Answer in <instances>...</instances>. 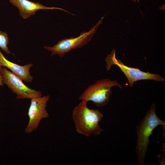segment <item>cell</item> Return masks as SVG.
<instances>
[{
  "mask_svg": "<svg viewBox=\"0 0 165 165\" xmlns=\"http://www.w3.org/2000/svg\"><path fill=\"white\" fill-rule=\"evenodd\" d=\"M105 61L106 62V68L107 71L110 70L112 65L118 67L127 77L129 86L131 87L133 86L134 82L139 80L149 79L158 82L165 81L164 79L159 74L144 72L138 68L128 67L116 58V50L114 49L105 57Z\"/></svg>",
  "mask_w": 165,
  "mask_h": 165,
  "instance_id": "cell-4",
  "label": "cell"
},
{
  "mask_svg": "<svg viewBox=\"0 0 165 165\" xmlns=\"http://www.w3.org/2000/svg\"><path fill=\"white\" fill-rule=\"evenodd\" d=\"M101 23L102 19L90 30L81 33L78 37L64 39L58 41L53 47L45 46L44 48L51 52V57L57 54L60 57H63L65 53H68L73 49L81 48L89 42Z\"/></svg>",
  "mask_w": 165,
  "mask_h": 165,
  "instance_id": "cell-5",
  "label": "cell"
},
{
  "mask_svg": "<svg viewBox=\"0 0 165 165\" xmlns=\"http://www.w3.org/2000/svg\"><path fill=\"white\" fill-rule=\"evenodd\" d=\"M86 104L82 101L73 110L72 116L76 130L86 137L91 134L99 135L103 130L99 125L103 115L97 109H89Z\"/></svg>",
  "mask_w": 165,
  "mask_h": 165,
  "instance_id": "cell-2",
  "label": "cell"
},
{
  "mask_svg": "<svg viewBox=\"0 0 165 165\" xmlns=\"http://www.w3.org/2000/svg\"><path fill=\"white\" fill-rule=\"evenodd\" d=\"M131 1L134 2H135L137 0H131Z\"/></svg>",
  "mask_w": 165,
  "mask_h": 165,
  "instance_id": "cell-12",
  "label": "cell"
},
{
  "mask_svg": "<svg viewBox=\"0 0 165 165\" xmlns=\"http://www.w3.org/2000/svg\"><path fill=\"white\" fill-rule=\"evenodd\" d=\"M10 2L18 9L20 16L24 19H27L34 15L38 10L59 9L66 12L72 15H75L60 8L46 7L41 3L34 2L28 0H9Z\"/></svg>",
  "mask_w": 165,
  "mask_h": 165,
  "instance_id": "cell-8",
  "label": "cell"
},
{
  "mask_svg": "<svg viewBox=\"0 0 165 165\" xmlns=\"http://www.w3.org/2000/svg\"><path fill=\"white\" fill-rule=\"evenodd\" d=\"M50 97L48 95L31 99L28 113L29 121L24 130L26 133H30L37 130L40 121L48 117L49 114L46 108Z\"/></svg>",
  "mask_w": 165,
  "mask_h": 165,
  "instance_id": "cell-7",
  "label": "cell"
},
{
  "mask_svg": "<svg viewBox=\"0 0 165 165\" xmlns=\"http://www.w3.org/2000/svg\"><path fill=\"white\" fill-rule=\"evenodd\" d=\"M0 64L9 69L22 81L28 82H32L33 78L30 74V69L33 64L29 63L22 66L11 62L5 57L0 50Z\"/></svg>",
  "mask_w": 165,
  "mask_h": 165,
  "instance_id": "cell-9",
  "label": "cell"
},
{
  "mask_svg": "<svg viewBox=\"0 0 165 165\" xmlns=\"http://www.w3.org/2000/svg\"><path fill=\"white\" fill-rule=\"evenodd\" d=\"M156 105L153 103L136 127L137 139L135 150L139 165H144V159L150 142L149 137L152 134L153 131L158 126L161 125L165 131V122L156 115Z\"/></svg>",
  "mask_w": 165,
  "mask_h": 165,
  "instance_id": "cell-1",
  "label": "cell"
},
{
  "mask_svg": "<svg viewBox=\"0 0 165 165\" xmlns=\"http://www.w3.org/2000/svg\"><path fill=\"white\" fill-rule=\"evenodd\" d=\"M2 66L0 64V86H3L4 83L3 82L2 76L1 74V71L2 69Z\"/></svg>",
  "mask_w": 165,
  "mask_h": 165,
  "instance_id": "cell-11",
  "label": "cell"
},
{
  "mask_svg": "<svg viewBox=\"0 0 165 165\" xmlns=\"http://www.w3.org/2000/svg\"><path fill=\"white\" fill-rule=\"evenodd\" d=\"M3 82L7 85L12 92L17 95L16 99H31L42 96V92L32 89L26 85L22 80L8 70L5 67L1 71Z\"/></svg>",
  "mask_w": 165,
  "mask_h": 165,
  "instance_id": "cell-6",
  "label": "cell"
},
{
  "mask_svg": "<svg viewBox=\"0 0 165 165\" xmlns=\"http://www.w3.org/2000/svg\"><path fill=\"white\" fill-rule=\"evenodd\" d=\"M8 35L6 32L0 31V48L6 53H11L7 45L9 44Z\"/></svg>",
  "mask_w": 165,
  "mask_h": 165,
  "instance_id": "cell-10",
  "label": "cell"
},
{
  "mask_svg": "<svg viewBox=\"0 0 165 165\" xmlns=\"http://www.w3.org/2000/svg\"><path fill=\"white\" fill-rule=\"evenodd\" d=\"M114 86L122 88L121 85L116 80L107 79L97 80L84 91L79 99L86 103L92 101L97 107H102L109 101L112 93L111 88Z\"/></svg>",
  "mask_w": 165,
  "mask_h": 165,
  "instance_id": "cell-3",
  "label": "cell"
}]
</instances>
